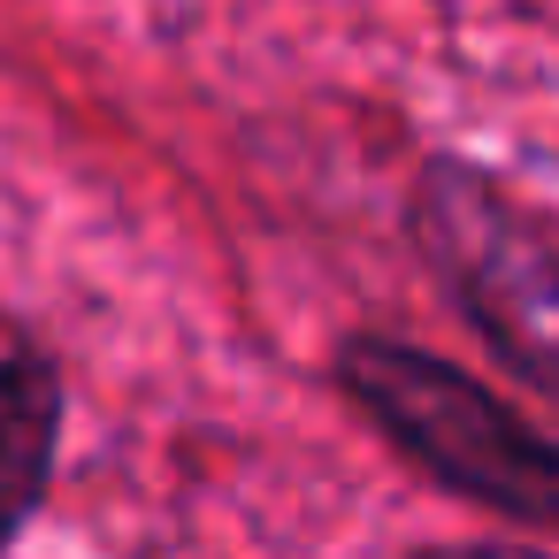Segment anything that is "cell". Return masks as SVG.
<instances>
[{"instance_id":"1","label":"cell","mask_w":559,"mask_h":559,"mask_svg":"<svg viewBox=\"0 0 559 559\" xmlns=\"http://www.w3.org/2000/svg\"><path fill=\"white\" fill-rule=\"evenodd\" d=\"M345 391L452 490L475 506H506L521 521H559V444L521 421L506 399L467 383L460 368L414 353V345H353Z\"/></svg>"},{"instance_id":"2","label":"cell","mask_w":559,"mask_h":559,"mask_svg":"<svg viewBox=\"0 0 559 559\" xmlns=\"http://www.w3.org/2000/svg\"><path fill=\"white\" fill-rule=\"evenodd\" d=\"M421 238L475 330L521 376L559 391V230L475 169H429Z\"/></svg>"},{"instance_id":"3","label":"cell","mask_w":559,"mask_h":559,"mask_svg":"<svg viewBox=\"0 0 559 559\" xmlns=\"http://www.w3.org/2000/svg\"><path fill=\"white\" fill-rule=\"evenodd\" d=\"M55 437H62L55 368L16 314H0V544L32 521V506L55 475Z\"/></svg>"}]
</instances>
